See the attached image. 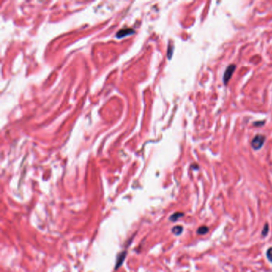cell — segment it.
<instances>
[{"mask_svg":"<svg viewBox=\"0 0 272 272\" xmlns=\"http://www.w3.org/2000/svg\"><path fill=\"white\" fill-rule=\"evenodd\" d=\"M266 137L263 135H256L252 141V147L255 150L261 149L265 142Z\"/></svg>","mask_w":272,"mask_h":272,"instance_id":"obj_1","label":"cell"},{"mask_svg":"<svg viewBox=\"0 0 272 272\" xmlns=\"http://www.w3.org/2000/svg\"><path fill=\"white\" fill-rule=\"evenodd\" d=\"M236 66L235 65L231 64L230 66H227V68L226 69V70L224 72V84H227V82H229V80L231 78V76L233 74L234 71L236 70Z\"/></svg>","mask_w":272,"mask_h":272,"instance_id":"obj_2","label":"cell"},{"mask_svg":"<svg viewBox=\"0 0 272 272\" xmlns=\"http://www.w3.org/2000/svg\"><path fill=\"white\" fill-rule=\"evenodd\" d=\"M133 33V30L132 29H124V30H120L119 32L117 33V38H123L125 36H127L128 34H131Z\"/></svg>","mask_w":272,"mask_h":272,"instance_id":"obj_3","label":"cell"},{"mask_svg":"<svg viewBox=\"0 0 272 272\" xmlns=\"http://www.w3.org/2000/svg\"><path fill=\"white\" fill-rule=\"evenodd\" d=\"M172 233L176 235V236H179V235H181V234L182 233V231H183V227L182 226L174 227L172 229Z\"/></svg>","mask_w":272,"mask_h":272,"instance_id":"obj_4","label":"cell"},{"mask_svg":"<svg viewBox=\"0 0 272 272\" xmlns=\"http://www.w3.org/2000/svg\"><path fill=\"white\" fill-rule=\"evenodd\" d=\"M182 216H184V213H182V212H176V213H174V214L172 215H171L169 219H170V220H171V221H176V220H178L179 218L182 217Z\"/></svg>","mask_w":272,"mask_h":272,"instance_id":"obj_5","label":"cell"},{"mask_svg":"<svg viewBox=\"0 0 272 272\" xmlns=\"http://www.w3.org/2000/svg\"><path fill=\"white\" fill-rule=\"evenodd\" d=\"M208 230H209L208 227H207L206 226H202L198 228V230H197V234H198V235H205V234H207L208 232Z\"/></svg>","mask_w":272,"mask_h":272,"instance_id":"obj_6","label":"cell"},{"mask_svg":"<svg viewBox=\"0 0 272 272\" xmlns=\"http://www.w3.org/2000/svg\"><path fill=\"white\" fill-rule=\"evenodd\" d=\"M267 257L268 260L272 263V247H270L267 252Z\"/></svg>","mask_w":272,"mask_h":272,"instance_id":"obj_7","label":"cell"},{"mask_svg":"<svg viewBox=\"0 0 272 272\" xmlns=\"http://www.w3.org/2000/svg\"><path fill=\"white\" fill-rule=\"evenodd\" d=\"M268 231H269V227H268L267 224H266L265 225H264V227H263V231H262V235H263V236H267V234Z\"/></svg>","mask_w":272,"mask_h":272,"instance_id":"obj_8","label":"cell"},{"mask_svg":"<svg viewBox=\"0 0 272 272\" xmlns=\"http://www.w3.org/2000/svg\"><path fill=\"white\" fill-rule=\"evenodd\" d=\"M263 124H264V121H262V122H261V123H259V122H255V123L254 124V125H263Z\"/></svg>","mask_w":272,"mask_h":272,"instance_id":"obj_9","label":"cell"}]
</instances>
